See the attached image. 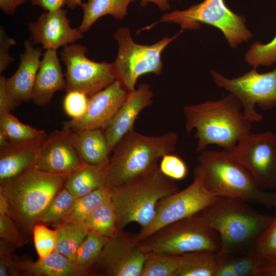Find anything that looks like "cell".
<instances>
[{
	"label": "cell",
	"mask_w": 276,
	"mask_h": 276,
	"mask_svg": "<svg viewBox=\"0 0 276 276\" xmlns=\"http://www.w3.org/2000/svg\"><path fill=\"white\" fill-rule=\"evenodd\" d=\"M89 99V97L82 91H67L63 102L64 110L72 119H79L86 112Z\"/></svg>",
	"instance_id": "39"
},
{
	"label": "cell",
	"mask_w": 276,
	"mask_h": 276,
	"mask_svg": "<svg viewBox=\"0 0 276 276\" xmlns=\"http://www.w3.org/2000/svg\"><path fill=\"white\" fill-rule=\"evenodd\" d=\"M205 189L217 197L276 206V193L265 191L248 170L227 150H204L199 153L194 171Z\"/></svg>",
	"instance_id": "2"
},
{
	"label": "cell",
	"mask_w": 276,
	"mask_h": 276,
	"mask_svg": "<svg viewBox=\"0 0 276 276\" xmlns=\"http://www.w3.org/2000/svg\"><path fill=\"white\" fill-rule=\"evenodd\" d=\"M109 160L101 164L82 161L68 175L64 187L76 198H80L100 188L109 186Z\"/></svg>",
	"instance_id": "23"
},
{
	"label": "cell",
	"mask_w": 276,
	"mask_h": 276,
	"mask_svg": "<svg viewBox=\"0 0 276 276\" xmlns=\"http://www.w3.org/2000/svg\"><path fill=\"white\" fill-rule=\"evenodd\" d=\"M226 255L219 252H195L180 255L176 276H215Z\"/></svg>",
	"instance_id": "25"
},
{
	"label": "cell",
	"mask_w": 276,
	"mask_h": 276,
	"mask_svg": "<svg viewBox=\"0 0 276 276\" xmlns=\"http://www.w3.org/2000/svg\"><path fill=\"white\" fill-rule=\"evenodd\" d=\"M82 161L73 145L71 131L63 128L47 134L34 167L47 172L69 174Z\"/></svg>",
	"instance_id": "17"
},
{
	"label": "cell",
	"mask_w": 276,
	"mask_h": 276,
	"mask_svg": "<svg viewBox=\"0 0 276 276\" xmlns=\"http://www.w3.org/2000/svg\"><path fill=\"white\" fill-rule=\"evenodd\" d=\"M183 113L186 132L195 130L198 153L210 145L231 151L251 133V122L244 114L241 102L230 93L218 100L187 105Z\"/></svg>",
	"instance_id": "1"
},
{
	"label": "cell",
	"mask_w": 276,
	"mask_h": 276,
	"mask_svg": "<svg viewBox=\"0 0 276 276\" xmlns=\"http://www.w3.org/2000/svg\"><path fill=\"white\" fill-rule=\"evenodd\" d=\"M33 237L39 258H45L54 251L56 243L55 229H49L45 224L37 223L33 227Z\"/></svg>",
	"instance_id": "37"
},
{
	"label": "cell",
	"mask_w": 276,
	"mask_h": 276,
	"mask_svg": "<svg viewBox=\"0 0 276 276\" xmlns=\"http://www.w3.org/2000/svg\"><path fill=\"white\" fill-rule=\"evenodd\" d=\"M108 239L94 231H89L78 248L73 261L84 276H89L90 271Z\"/></svg>",
	"instance_id": "28"
},
{
	"label": "cell",
	"mask_w": 276,
	"mask_h": 276,
	"mask_svg": "<svg viewBox=\"0 0 276 276\" xmlns=\"http://www.w3.org/2000/svg\"><path fill=\"white\" fill-rule=\"evenodd\" d=\"M56 243L54 251L73 262L77 251L89 233L84 222H66L55 227Z\"/></svg>",
	"instance_id": "27"
},
{
	"label": "cell",
	"mask_w": 276,
	"mask_h": 276,
	"mask_svg": "<svg viewBox=\"0 0 276 276\" xmlns=\"http://www.w3.org/2000/svg\"><path fill=\"white\" fill-rule=\"evenodd\" d=\"M146 255L137 234L118 231L106 243L89 276H142Z\"/></svg>",
	"instance_id": "12"
},
{
	"label": "cell",
	"mask_w": 276,
	"mask_h": 276,
	"mask_svg": "<svg viewBox=\"0 0 276 276\" xmlns=\"http://www.w3.org/2000/svg\"><path fill=\"white\" fill-rule=\"evenodd\" d=\"M180 255L147 252L142 276H176Z\"/></svg>",
	"instance_id": "32"
},
{
	"label": "cell",
	"mask_w": 276,
	"mask_h": 276,
	"mask_svg": "<svg viewBox=\"0 0 276 276\" xmlns=\"http://www.w3.org/2000/svg\"><path fill=\"white\" fill-rule=\"evenodd\" d=\"M82 0H67L66 5L71 10L74 9L77 6H81Z\"/></svg>",
	"instance_id": "50"
},
{
	"label": "cell",
	"mask_w": 276,
	"mask_h": 276,
	"mask_svg": "<svg viewBox=\"0 0 276 276\" xmlns=\"http://www.w3.org/2000/svg\"><path fill=\"white\" fill-rule=\"evenodd\" d=\"M141 245L146 253L180 255L218 252L221 240L218 233L204 221L199 212L162 227L141 241Z\"/></svg>",
	"instance_id": "7"
},
{
	"label": "cell",
	"mask_w": 276,
	"mask_h": 276,
	"mask_svg": "<svg viewBox=\"0 0 276 276\" xmlns=\"http://www.w3.org/2000/svg\"><path fill=\"white\" fill-rule=\"evenodd\" d=\"M118 231L131 222L141 228L152 221L158 202L178 191L175 180L164 174L158 165L132 180L111 188Z\"/></svg>",
	"instance_id": "5"
},
{
	"label": "cell",
	"mask_w": 276,
	"mask_h": 276,
	"mask_svg": "<svg viewBox=\"0 0 276 276\" xmlns=\"http://www.w3.org/2000/svg\"><path fill=\"white\" fill-rule=\"evenodd\" d=\"M182 32L181 29L172 37H165L151 45H143L133 41L128 28H119L113 34L119 49L117 57L111 63L116 80L129 91L135 89L136 81L142 75H159L163 67L161 59L163 50Z\"/></svg>",
	"instance_id": "8"
},
{
	"label": "cell",
	"mask_w": 276,
	"mask_h": 276,
	"mask_svg": "<svg viewBox=\"0 0 276 276\" xmlns=\"http://www.w3.org/2000/svg\"><path fill=\"white\" fill-rule=\"evenodd\" d=\"M25 51L20 55V62L15 73L7 79L9 94L19 102L32 100L36 77L40 66L42 54L40 48H34L30 38L24 42Z\"/></svg>",
	"instance_id": "21"
},
{
	"label": "cell",
	"mask_w": 276,
	"mask_h": 276,
	"mask_svg": "<svg viewBox=\"0 0 276 276\" xmlns=\"http://www.w3.org/2000/svg\"><path fill=\"white\" fill-rule=\"evenodd\" d=\"M211 74L218 87L224 88L238 99L244 114L251 123L260 122L263 119L256 111V105L263 110L270 109L276 105V67L272 71L261 74L253 68L232 79L214 70H211Z\"/></svg>",
	"instance_id": "10"
},
{
	"label": "cell",
	"mask_w": 276,
	"mask_h": 276,
	"mask_svg": "<svg viewBox=\"0 0 276 276\" xmlns=\"http://www.w3.org/2000/svg\"><path fill=\"white\" fill-rule=\"evenodd\" d=\"M16 247L10 243L0 239V276H8V270L12 265Z\"/></svg>",
	"instance_id": "42"
},
{
	"label": "cell",
	"mask_w": 276,
	"mask_h": 276,
	"mask_svg": "<svg viewBox=\"0 0 276 276\" xmlns=\"http://www.w3.org/2000/svg\"><path fill=\"white\" fill-rule=\"evenodd\" d=\"M32 4L39 6L46 12L55 11L66 5L67 0H30Z\"/></svg>",
	"instance_id": "44"
},
{
	"label": "cell",
	"mask_w": 276,
	"mask_h": 276,
	"mask_svg": "<svg viewBox=\"0 0 276 276\" xmlns=\"http://www.w3.org/2000/svg\"><path fill=\"white\" fill-rule=\"evenodd\" d=\"M27 0H0V8L6 14L13 15L17 8Z\"/></svg>",
	"instance_id": "46"
},
{
	"label": "cell",
	"mask_w": 276,
	"mask_h": 276,
	"mask_svg": "<svg viewBox=\"0 0 276 276\" xmlns=\"http://www.w3.org/2000/svg\"><path fill=\"white\" fill-rule=\"evenodd\" d=\"M153 96L150 86L145 83L128 91L125 101L104 130L110 153L125 134L133 130L137 116L145 108L151 105Z\"/></svg>",
	"instance_id": "18"
},
{
	"label": "cell",
	"mask_w": 276,
	"mask_h": 276,
	"mask_svg": "<svg viewBox=\"0 0 276 276\" xmlns=\"http://www.w3.org/2000/svg\"><path fill=\"white\" fill-rule=\"evenodd\" d=\"M216 198L217 196L209 193L199 180L194 178L186 188L158 202L152 221L141 229L137 237L142 241L162 227L201 211Z\"/></svg>",
	"instance_id": "14"
},
{
	"label": "cell",
	"mask_w": 276,
	"mask_h": 276,
	"mask_svg": "<svg viewBox=\"0 0 276 276\" xmlns=\"http://www.w3.org/2000/svg\"><path fill=\"white\" fill-rule=\"evenodd\" d=\"M11 276H84L73 262L54 251L50 255L34 261L26 255H15L8 270Z\"/></svg>",
	"instance_id": "19"
},
{
	"label": "cell",
	"mask_w": 276,
	"mask_h": 276,
	"mask_svg": "<svg viewBox=\"0 0 276 276\" xmlns=\"http://www.w3.org/2000/svg\"><path fill=\"white\" fill-rule=\"evenodd\" d=\"M245 60L254 68L276 63V35L269 43L255 42L245 55Z\"/></svg>",
	"instance_id": "35"
},
{
	"label": "cell",
	"mask_w": 276,
	"mask_h": 276,
	"mask_svg": "<svg viewBox=\"0 0 276 276\" xmlns=\"http://www.w3.org/2000/svg\"><path fill=\"white\" fill-rule=\"evenodd\" d=\"M16 44V40L6 34L3 26L0 27V74L11 64L15 59L9 54L10 48Z\"/></svg>",
	"instance_id": "41"
},
{
	"label": "cell",
	"mask_w": 276,
	"mask_h": 276,
	"mask_svg": "<svg viewBox=\"0 0 276 276\" xmlns=\"http://www.w3.org/2000/svg\"><path fill=\"white\" fill-rule=\"evenodd\" d=\"M8 210V202L5 196L0 193V214L7 215Z\"/></svg>",
	"instance_id": "48"
},
{
	"label": "cell",
	"mask_w": 276,
	"mask_h": 276,
	"mask_svg": "<svg viewBox=\"0 0 276 276\" xmlns=\"http://www.w3.org/2000/svg\"><path fill=\"white\" fill-rule=\"evenodd\" d=\"M7 78L0 76V112H10L19 106L20 102L13 98L8 92L6 88Z\"/></svg>",
	"instance_id": "43"
},
{
	"label": "cell",
	"mask_w": 276,
	"mask_h": 276,
	"mask_svg": "<svg viewBox=\"0 0 276 276\" xmlns=\"http://www.w3.org/2000/svg\"><path fill=\"white\" fill-rule=\"evenodd\" d=\"M0 128L7 134L11 142H19L41 137L46 133L20 122L10 112H0Z\"/></svg>",
	"instance_id": "33"
},
{
	"label": "cell",
	"mask_w": 276,
	"mask_h": 276,
	"mask_svg": "<svg viewBox=\"0 0 276 276\" xmlns=\"http://www.w3.org/2000/svg\"><path fill=\"white\" fill-rule=\"evenodd\" d=\"M130 2V0H87L80 6L83 15L78 28L82 33L86 32L99 18L106 15L122 20L127 14Z\"/></svg>",
	"instance_id": "26"
},
{
	"label": "cell",
	"mask_w": 276,
	"mask_h": 276,
	"mask_svg": "<svg viewBox=\"0 0 276 276\" xmlns=\"http://www.w3.org/2000/svg\"><path fill=\"white\" fill-rule=\"evenodd\" d=\"M89 231L110 238L118 232L117 214L111 199L95 209L84 222Z\"/></svg>",
	"instance_id": "30"
},
{
	"label": "cell",
	"mask_w": 276,
	"mask_h": 276,
	"mask_svg": "<svg viewBox=\"0 0 276 276\" xmlns=\"http://www.w3.org/2000/svg\"><path fill=\"white\" fill-rule=\"evenodd\" d=\"M66 10L61 9L41 14L36 21L29 25L33 44H40L43 49L57 50L81 39L83 33L72 28Z\"/></svg>",
	"instance_id": "16"
},
{
	"label": "cell",
	"mask_w": 276,
	"mask_h": 276,
	"mask_svg": "<svg viewBox=\"0 0 276 276\" xmlns=\"http://www.w3.org/2000/svg\"><path fill=\"white\" fill-rule=\"evenodd\" d=\"M272 259H276V257ZM270 260H271V259H270Z\"/></svg>",
	"instance_id": "51"
},
{
	"label": "cell",
	"mask_w": 276,
	"mask_h": 276,
	"mask_svg": "<svg viewBox=\"0 0 276 276\" xmlns=\"http://www.w3.org/2000/svg\"><path fill=\"white\" fill-rule=\"evenodd\" d=\"M131 2H134L137 0H130ZM140 1L141 5L144 7L148 3H153L155 4L158 8L162 11H166L170 9V5L169 3L170 1H179V0H138Z\"/></svg>",
	"instance_id": "47"
},
{
	"label": "cell",
	"mask_w": 276,
	"mask_h": 276,
	"mask_svg": "<svg viewBox=\"0 0 276 276\" xmlns=\"http://www.w3.org/2000/svg\"><path fill=\"white\" fill-rule=\"evenodd\" d=\"M30 238L19 229L10 217L7 215L0 214V239L10 243L18 248L28 243Z\"/></svg>",
	"instance_id": "38"
},
{
	"label": "cell",
	"mask_w": 276,
	"mask_h": 276,
	"mask_svg": "<svg viewBox=\"0 0 276 276\" xmlns=\"http://www.w3.org/2000/svg\"><path fill=\"white\" fill-rule=\"evenodd\" d=\"M178 135L169 131L149 136L134 130L125 134L113 148L109 159V185L122 186L158 166L157 161L176 148Z\"/></svg>",
	"instance_id": "6"
},
{
	"label": "cell",
	"mask_w": 276,
	"mask_h": 276,
	"mask_svg": "<svg viewBox=\"0 0 276 276\" xmlns=\"http://www.w3.org/2000/svg\"><path fill=\"white\" fill-rule=\"evenodd\" d=\"M77 198L63 187L53 198L37 223L54 228L62 223L73 208Z\"/></svg>",
	"instance_id": "31"
},
{
	"label": "cell",
	"mask_w": 276,
	"mask_h": 276,
	"mask_svg": "<svg viewBox=\"0 0 276 276\" xmlns=\"http://www.w3.org/2000/svg\"><path fill=\"white\" fill-rule=\"evenodd\" d=\"M11 141L6 132L0 128V149L7 146Z\"/></svg>",
	"instance_id": "49"
},
{
	"label": "cell",
	"mask_w": 276,
	"mask_h": 276,
	"mask_svg": "<svg viewBox=\"0 0 276 276\" xmlns=\"http://www.w3.org/2000/svg\"><path fill=\"white\" fill-rule=\"evenodd\" d=\"M229 152L262 189L276 188V134L250 133Z\"/></svg>",
	"instance_id": "13"
},
{
	"label": "cell",
	"mask_w": 276,
	"mask_h": 276,
	"mask_svg": "<svg viewBox=\"0 0 276 276\" xmlns=\"http://www.w3.org/2000/svg\"><path fill=\"white\" fill-rule=\"evenodd\" d=\"M159 168L164 174L175 180L183 179L188 173V168L183 160L172 153L162 157Z\"/></svg>",
	"instance_id": "40"
},
{
	"label": "cell",
	"mask_w": 276,
	"mask_h": 276,
	"mask_svg": "<svg viewBox=\"0 0 276 276\" xmlns=\"http://www.w3.org/2000/svg\"><path fill=\"white\" fill-rule=\"evenodd\" d=\"M128 91L118 80L89 97L85 114L78 119L63 123V128L72 131L85 129L105 130L125 101Z\"/></svg>",
	"instance_id": "15"
},
{
	"label": "cell",
	"mask_w": 276,
	"mask_h": 276,
	"mask_svg": "<svg viewBox=\"0 0 276 276\" xmlns=\"http://www.w3.org/2000/svg\"><path fill=\"white\" fill-rule=\"evenodd\" d=\"M200 213L219 235L218 252L226 255L251 249L273 220L272 216L260 213L248 202L223 197H217Z\"/></svg>",
	"instance_id": "4"
},
{
	"label": "cell",
	"mask_w": 276,
	"mask_h": 276,
	"mask_svg": "<svg viewBox=\"0 0 276 276\" xmlns=\"http://www.w3.org/2000/svg\"><path fill=\"white\" fill-rule=\"evenodd\" d=\"M160 22L178 24L182 30H197L201 24L213 26L222 31L233 48L252 37L244 16L232 11L224 0H204L186 10L172 11L164 14L158 21Z\"/></svg>",
	"instance_id": "9"
},
{
	"label": "cell",
	"mask_w": 276,
	"mask_h": 276,
	"mask_svg": "<svg viewBox=\"0 0 276 276\" xmlns=\"http://www.w3.org/2000/svg\"><path fill=\"white\" fill-rule=\"evenodd\" d=\"M88 52L85 46L73 43L63 47L60 55L66 66L65 90L80 91L90 97L116 79L111 63L91 60L86 56Z\"/></svg>",
	"instance_id": "11"
},
{
	"label": "cell",
	"mask_w": 276,
	"mask_h": 276,
	"mask_svg": "<svg viewBox=\"0 0 276 276\" xmlns=\"http://www.w3.org/2000/svg\"><path fill=\"white\" fill-rule=\"evenodd\" d=\"M47 135L11 142L0 149V181L12 178L34 167Z\"/></svg>",
	"instance_id": "20"
},
{
	"label": "cell",
	"mask_w": 276,
	"mask_h": 276,
	"mask_svg": "<svg viewBox=\"0 0 276 276\" xmlns=\"http://www.w3.org/2000/svg\"><path fill=\"white\" fill-rule=\"evenodd\" d=\"M71 138L76 150L83 161L97 165L109 160L110 153L104 130L71 131Z\"/></svg>",
	"instance_id": "24"
},
{
	"label": "cell",
	"mask_w": 276,
	"mask_h": 276,
	"mask_svg": "<svg viewBox=\"0 0 276 276\" xmlns=\"http://www.w3.org/2000/svg\"><path fill=\"white\" fill-rule=\"evenodd\" d=\"M274 208L275 213L271 224L251 249L261 260L276 257V206Z\"/></svg>",
	"instance_id": "36"
},
{
	"label": "cell",
	"mask_w": 276,
	"mask_h": 276,
	"mask_svg": "<svg viewBox=\"0 0 276 276\" xmlns=\"http://www.w3.org/2000/svg\"><path fill=\"white\" fill-rule=\"evenodd\" d=\"M69 174L50 173L33 167L16 177L0 181V193L8 204L7 215L30 238L41 216L64 187Z\"/></svg>",
	"instance_id": "3"
},
{
	"label": "cell",
	"mask_w": 276,
	"mask_h": 276,
	"mask_svg": "<svg viewBox=\"0 0 276 276\" xmlns=\"http://www.w3.org/2000/svg\"><path fill=\"white\" fill-rule=\"evenodd\" d=\"M111 188L107 186L77 198L62 223L71 221L84 222L88 216L95 209L111 200Z\"/></svg>",
	"instance_id": "29"
},
{
	"label": "cell",
	"mask_w": 276,
	"mask_h": 276,
	"mask_svg": "<svg viewBox=\"0 0 276 276\" xmlns=\"http://www.w3.org/2000/svg\"><path fill=\"white\" fill-rule=\"evenodd\" d=\"M261 260L251 249L232 255H226L225 262L235 276H256Z\"/></svg>",
	"instance_id": "34"
},
{
	"label": "cell",
	"mask_w": 276,
	"mask_h": 276,
	"mask_svg": "<svg viewBox=\"0 0 276 276\" xmlns=\"http://www.w3.org/2000/svg\"><path fill=\"white\" fill-rule=\"evenodd\" d=\"M66 86L57 50H46L36 77L32 100L38 106H45L56 92L65 89Z\"/></svg>",
	"instance_id": "22"
},
{
	"label": "cell",
	"mask_w": 276,
	"mask_h": 276,
	"mask_svg": "<svg viewBox=\"0 0 276 276\" xmlns=\"http://www.w3.org/2000/svg\"><path fill=\"white\" fill-rule=\"evenodd\" d=\"M256 276H276V259L261 260Z\"/></svg>",
	"instance_id": "45"
}]
</instances>
